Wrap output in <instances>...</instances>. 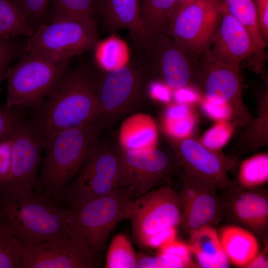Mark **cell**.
<instances>
[{
	"mask_svg": "<svg viewBox=\"0 0 268 268\" xmlns=\"http://www.w3.org/2000/svg\"><path fill=\"white\" fill-rule=\"evenodd\" d=\"M35 108L30 121L43 148L55 134L95 121L103 114L93 77L81 68L67 69Z\"/></svg>",
	"mask_w": 268,
	"mask_h": 268,
	"instance_id": "1",
	"label": "cell"
},
{
	"mask_svg": "<svg viewBox=\"0 0 268 268\" xmlns=\"http://www.w3.org/2000/svg\"><path fill=\"white\" fill-rule=\"evenodd\" d=\"M67 211V207L57 198L35 189L0 199V221L24 247L69 237L66 224Z\"/></svg>",
	"mask_w": 268,
	"mask_h": 268,
	"instance_id": "2",
	"label": "cell"
},
{
	"mask_svg": "<svg viewBox=\"0 0 268 268\" xmlns=\"http://www.w3.org/2000/svg\"><path fill=\"white\" fill-rule=\"evenodd\" d=\"M136 199L120 186L107 195L67 207L68 236L101 259L111 232L120 221L131 218Z\"/></svg>",
	"mask_w": 268,
	"mask_h": 268,
	"instance_id": "3",
	"label": "cell"
},
{
	"mask_svg": "<svg viewBox=\"0 0 268 268\" xmlns=\"http://www.w3.org/2000/svg\"><path fill=\"white\" fill-rule=\"evenodd\" d=\"M102 118L58 132L45 143V156L34 189L57 198L98 142Z\"/></svg>",
	"mask_w": 268,
	"mask_h": 268,
	"instance_id": "4",
	"label": "cell"
},
{
	"mask_svg": "<svg viewBox=\"0 0 268 268\" xmlns=\"http://www.w3.org/2000/svg\"><path fill=\"white\" fill-rule=\"evenodd\" d=\"M99 41L94 18H67L43 23L23 48L25 53L61 62L93 50Z\"/></svg>",
	"mask_w": 268,
	"mask_h": 268,
	"instance_id": "5",
	"label": "cell"
},
{
	"mask_svg": "<svg viewBox=\"0 0 268 268\" xmlns=\"http://www.w3.org/2000/svg\"><path fill=\"white\" fill-rule=\"evenodd\" d=\"M68 61L55 62L26 53L7 69L5 106L15 109L38 106L67 69Z\"/></svg>",
	"mask_w": 268,
	"mask_h": 268,
	"instance_id": "6",
	"label": "cell"
},
{
	"mask_svg": "<svg viewBox=\"0 0 268 268\" xmlns=\"http://www.w3.org/2000/svg\"><path fill=\"white\" fill-rule=\"evenodd\" d=\"M134 41L139 50L134 58L146 77L155 76L175 90L186 87L194 71L192 59L170 36L164 32L145 34Z\"/></svg>",
	"mask_w": 268,
	"mask_h": 268,
	"instance_id": "7",
	"label": "cell"
},
{
	"mask_svg": "<svg viewBox=\"0 0 268 268\" xmlns=\"http://www.w3.org/2000/svg\"><path fill=\"white\" fill-rule=\"evenodd\" d=\"M79 170L57 197L67 207L105 196L120 187L118 156L105 144H96Z\"/></svg>",
	"mask_w": 268,
	"mask_h": 268,
	"instance_id": "8",
	"label": "cell"
},
{
	"mask_svg": "<svg viewBox=\"0 0 268 268\" xmlns=\"http://www.w3.org/2000/svg\"><path fill=\"white\" fill-rule=\"evenodd\" d=\"M221 0H195L169 21L165 31L192 59L198 58L210 45L222 12Z\"/></svg>",
	"mask_w": 268,
	"mask_h": 268,
	"instance_id": "9",
	"label": "cell"
},
{
	"mask_svg": "<svg viewBox=\"0 0 268 268\" xmlns=\"http://www.w3.org/2000/svg\"><path fill=\"white\" fill-rule=\"evenodd\" d=\"M8 138L11 147V166L7 179L0 186V199L15 197L34 189L43 148L30 120L18 115Z\"/></svg>",
	"mask_w": 268,
	"mask_h": 268,
	"instance_id": "10",
	"label": "cell"
},
{
	"mask_svg": "<svg viewBox=\"0 0 268 268\" xmlns=\"http://www.w3.org/2000/svg\"><path fill=\"white\" fill-rule=\"evenodd\" d=\"M119 160L120 186L136 198L152 190L169 177L179 161L175 154L157 147L144 151L114 149Z\"/></svg>",
	"mask_w": 268,
	"mask_h": 268,
	"instance_id": "11",
	"label": "cell"
},
{
	"mask_svg": "<svg viewBox=\"0 0 268 268\" xmlns=\"http://www.w3.org/2000/svg\"><path fill=\"white\" fill-rule=\"evenodd\" d=\"M134 239L144 247L153 235L169 227H176L181 220L178 194L169 186L152 190L135 200L130 218Z\"/></svg>",
	"mask_w": 268,
	"mask_h": 268,
	"instance_id": "12",
	"label": "cell"
},
{
	"mask_svg": "<svg viewBox=\"0 0 268 268\" xmlns=\"http://www.w3.org/2000/svg\"><path fill=\"white\" fill-rule=\"evenodd\" d=\"M204 98L227 103L232 111L233 123L248 127L253 119L243 100L239 69L216 63L205 56L193 75Z\"/></svg>",
	"mask_w": 268,
	"mask_h": 268,
	"instance_id": "13",
	"label": "cell"
},
{
	"mask_svg": "<svg viewBox=\"0 0 268 268\" xmlns=\"http://www.w3.org/2000/svg\"><path fill=\"white\" fill-rule=\"evenodd\" d=\"M147 78L135 59L125 66L108 72L96 87L103 111L102 118L131 111L142 96Z\"/></svg>",
	"mask_w": 268,
	"mask_h": 268,
	"instance_id": "14",
	"label": "cell"
},
{
	"mask_svg": "<svg viewBox=\"0 0 268 268\" xmlns=\"http://www.w3.org/2000/svg\"><path fill=\"white\" fill-rule=\"evenodd\" d=\"M22 268H94L101 259L72 238H56L30 247L22 246Z\"/></svg>",
	"mask_w": 268,
	"mask_h": 268,
	"instance_id": "15",
	"label": "cell"
},
{
	"mask_svg": "<svg viewBox=\"0 0 268 268\" xmlns=\"http://www.w3.org/2000/svg\"><path fill=\"white\" fill-rule=\"evenodd\" d=\"M167 138L186 174L200 178L220 189L233 187L228 176L232 163L230 159L189 137L176 139L167 136Z\"/></svg>",
	"mask_w": 268,
	"mask_h": 268,
	"instance_id": "16",
	"label": "cell"
},
{
	"mask_svg": "<svg viewBox=\"0 0 268 268\" xmlns=\"http://www.w3.org/2000/svg\"><path fill=\"white\" fill-rule=\"evenodd\" d=\"M217 188L200 178L185 174L178 194L181 220L184 228L194 230L213 223L218 217L220 205L215 194Z\"/></svg>",
	"mask_w": 268,
	"mask_h": 268,
	"instance_id": "17",
	"label": "cell"
},
{
	"mask_svg": "<svg viewBox=\"0 0 268 268\" xmlns=\"http://www.w3.org/2000/svg\"><path fill=\"white\" fill-rule=\"evenodd\" d=\"M255 53L246 29L228 11L222 1L220 20L212 42L204 53L208 59L239 69L241 63Z\"/></svg>",
	"mask_w": 268,
	"mask_h": 268,
	"instance_id": "18",
	"label": "cell"
},
{
	"mask_svg": "<svg viewBox=\"0 0 268 268\" xmlns=\"http://www.w3.org/2000/svg\"><path fill=\"white\" fill-rule=\"evenodd\" d=\"M99 7L105 32L113 34L126 29L133 41L144 36L140 18V0H103L99 2Z\"/></svg>",
	"mask_w": 268,
	"mask_h": 268,
	"instance_id": "19",
	"label": "cell"
},
{
	"mask_svg": "<svg viewBox=\"0 0 268 268\" xmlns=\"http://www.w3.org/2000/svg\"><path fill=\"white\" fill-rule=\"evenodd\" d=\"M158 129L153 119L145 113L126 118L119 132L120 147L128 151H144L156 147Z\"/></svg>",
	"mask_w": 268,
	"mask_h": 268,
	"instance_id": "20",
	"label": "cell"
},
{
	"mask_svg": "<svg viewBox=\"0 0 268 268\" xmlns=\"http://www.w3.org/2000/svg\"><path fill=\"white\" fill-rule=\"evenodd\" d=\"M219 239L229 262L237 267H247L259 253V245L256 237L238 226L223 227Z\"/></svg>",
	"mask_w": 268,
	"mask_h": 268,
	"instance_id": "21",
	"label": "cell"
},
{
	"mask_svg": "<svg viewBox=\"0 0 268 268\" xmlns=\"http://www.w3.org/2000/svg\"><path fill=\"white\" fill-rule=\"evenodd\" d=\"M189 246L201 267H229V261L222 250L217 233L210 225L203 226L192 231Z\"/></svg>",
	"mask_w": 268,
	"mask_h": 268,
	"instance_id": "22",
	"label": "cell"
},
{
	"mask_svg": "<svg viewBox=\"0 0 268 268\" xmlns=\"http://www.w3.org/2000/svg\"><path fill=\"white\" fill-rule=\"evenodd\" d=\"M229 12L246 29L253 43L256 70L259 71L265 60L266 46L260 29L254 0H221Z\"/></svg>",
	"mask_w": 268,
	"mask_h": 268,
	"instance_id": "23",
	"label": "cell"
},
{
	"mask_svg": "<svg viewBox=\"0 0 268 268\" xmlns=\"http://www.w3.org/2000/svg\"><path fill=\"white\" fill-rule=\"evenodd\" d=\"M232 208L237 219L252 229H262L268 224V201L262 194L241 193L235 198Z\"/></svg>",
	"mask_w": 268,
	"mask_h": 268,
	"instance_id": "24",
	"label": "cell"
},
{
	"mask_svg": "<svg viewBox=\"0 0 268 268\" xmlns=\"http://www.w3.org/2000/svg\"><path fill=\"white\" fill-rule=\"evenodd\" d=\"M93 50L98 66L108 72L125 66L130 61V51L126 42L114 34L99 41Z\"/></svg>",
	"mask_w": 268,
	"mask_h": 268,
	"instance_id": "25",
	"label": "cell"
},
{
	"mask_svg": "<svg viewBox=\"0 0 268 268\" xmlns=\"http://www.w3.org/2000/svg\"><path fill=\"white\" fill-rule=\"evenodd\" d=\"M176 0H140V13L145 34L165 31Z\"/></svg>",
	"mask_w": 268,
	"mask_h": 268,
	"instance_id": "26",
	"label": "cell"
},
{
	"mask_svg": "<svg viewBox=\"0 0 268 268\" xmlns=\"http://www.w3.org/2000/svg\"><path fill=\"white\" fill-rule=\"evenodd\" d=\"M196 120L191 108L187 104L178 102L167 109L164 120V129L169 137L185 138L192 133Z\"/></svg>",
	"mask_w": 268,
	"mask_h": 268,
	"instance_id": "27",
	"label": "cell"
},
{
	"mask_svg": "<svg viewBox=\"0 0 268 268\" xmlns=\"http://www.w3.org/2000/svg\"><path fill=\"white\" fill-rule=\"evenodd\" d=\"M34 31L10 0H0V39L19 36L29 38Z\"/></svg>",
	"mask_w": 268,
	"mask_h": 268,
	"instance_id": "28",
	"label": "cell"
},
{
	"mask_svg": "<svg viewBox=\"0 0 268 268\" xmlns=\"http://www.w3.org/2000/svg\"><path fill=\"white\" fill-rule=\"evenodd\" d=\"M50 21L67 18H93L98 0H51Z\"/></svg>",
	"mask_w": 268,
	"mask_h": 268,
	"instance_id": "29",
	"label": "cell"
},
{
	"mask_svg": "<svg viewBox=\"0 0 268 268\" xmlns=\"http://www.w3.org/2000/svg\"><path fill=\"white\" fill-rule=\"evenodd\" d=\"M136 262L137 255L127 236L115 235L108 249L105 268H135Z\"/></svg>",
	"mask_w": 268,
	"mask_h": 268,
	"instance_id": "30",
	"label": "cell"
},
{
	"mask_svg": "<svg viewBox=\"0 0 268 268\" xmlns=\"http://www.w3.org/2000/svg\"><path fill=\"white\" fill-rule=\"evenodd\" d=\"M241 184L246 188L261 185L268 180V155L260 153L244 160L238 174Z\"/></svg>",
	"mask_w": 268,
	"mask_h": 268,
	"instance_id": "31",
	"label": "cell"
},
{
	"mask_svg": "<svg viewBox=\"0 0 268 268\" xmlns=\"http://www.w3.org/2000/svg\"><path fill=\"white\" fill-rule=\"evenodd\" d=\"M258 117L248 126L240 142L243 150H254L266 145L268 142V97L261 102Z\"/></svg>",
	"mask_w": 268,
	"mask_h": 268,
	"instance_id": "32",
	"label": "cell"
},
{
	"mask_svg": "<svg viewBox=\"0 0 268 268\" xmlns=\"http://www.w3.org/2000/svg\"><path fill=\"white\" fill-rule=\"evenodd\" d=\"M22 245L0 221V268H22Z\"/></svg>",
	"mask_w": 268,
	"mask_h": 268,
	"instance_id": "33",
	"label": "cell"
},
{
	"mask_svg": "<svg viewBox=\"0 0 268 268\" xmlns=\"http://www.w3.org/2000/svg\"><path fill=\"white\" fill-rule=\"evenodd\" d=\"M35 31L46 16L51 0H10Z\"/></svg>",
	"mask_w": 268,
	"mask_h": 268,
	"instance_id": "34",
	"label": "cell"
},
{
	"mask_svg": "<svg viewBox=\"0 0 268 268\" xmlns=\"http://www.w3.org/2000/svg\"><path fill=\"white\" fill-rule=\"evenodd\" d=\"M233 127L234 125L228 120L218 121L205 132L200 142L211 150L220 149L230 138Z\"/></svg>",
	"mask_w": 268,
	"mask_h": 268,
	"instance_id": "35",
	"label": "cell"
},
{
	"mask_svg": "<svg viewBox=\"0 0 268 268\" xmlns=\"http://www.w3.org/2000/svg\"><path fill=\"white\" fill-rule=\"evenodd\" d=\"M24 51L13 39H0V84L5 77L10 63Z\"/></svg>",
	"mask_w": 268,
	"mask_h": 268,
	"instance_id": "36",
	"label": "cell"
},
{
	"mask_svg": "<svg viewBox=\"0 0 268 268\" xmlns=\"http://www.w3.org/2000/svg\"><path fill=\"white\" fill-rule=\"evenodd\" d=\"M201 106L204 112L211 119L217 121L232 119L231 110L225 102L204 98Z\"/></svg>",
	"mask_w": 268,
	"mask_h": 268,
	"instance_id": "37",
	"label": "cell"
},
{
	"mask_svg": "<svg viewBox=\"0 0 268 268\" xmlns=\"http://www.w3.org/2000/svg\"><path fill=\"white\" fill-rule=\"evenodd\" d=\"M158 253L167 254L179 257L192 267L194 264L191 258V251L189 245L176 239L163 245L159 248Z\"/></svg>",
	"mask_w": 268,
	"mask_h": 268,
	"instance_id": "38",
	"label": "cell"
},
{
	"mask_svg": "<svg viewBox=\"0 0 268 268\" xmlns=\"http://www.w3.org/2000/svg\"><path fill=\"white\" fill-rule=\"evenodd\" d=\"M11 161V147L8 138L0 140V186L7 179Z\"/></svg>",
	"mask_w": 268,
	"mask_h": 268,
	"instance_id": "39",
	"label": "cell"
},
{
	"mask_svg": "<svg viewBox=\"0 0 268 268\" xmlns=\"http://www.w3.org/2000/svg\"><path fill=\"white\" fill-rule=\"evenodd\" d=\"M17 115L14 109L0 105V140L7 138L10 135Z\"/></svg>",
	"mask_w": 268,
	"mask_h": 268,
	"instance_id": "40",
	"label": "cell"
},
{
	"mask_svg": "<svg viewBox=\"0 0 268 268\" xmlns=\"http://www.w3.org/2000/svg\"><path fill=\"white\" fill-rule=\"evenodd\" d=\"M176 227H169L152 236L146 242L144 247L159 248L163 245L176 239Z\"/></svg>",
	"mask_w": 268,
	"mask_h": 268,
	"instance_id": "41",
	"label": "cell"
},
{
	"mask_svg": "<svg viewBox=\"0 0 268 268\" xmlns=\"http://www.w3.org/2000/svg\"><path fill=\"white\" fill-rule=\"evenodd\" d=\"M259 23L265 43L268 39V0H254Z\"/></svg>",
	"mask_w": 268,
	"mask_h": 268,
	"instance_id": "42",
	"label": "cell"
},
{
	"mask_svg": "<svg viewBox=\"0 0 268 268\" xmlns=\"http://www.w3.org/2000/svg\"><path fill=\"white\" fill-rule=\"evenodd\" d=\"M200 98L199 96L195 91L186 87L177 90L176 94V99L177 102L186 104L198 102Z\"/></svg>",
	"mask_w": 268,
	"mask_h": 268,
	"instance_id": "43",
	"label": "cell"
},
{
	"mask_svg": "<svg viewBox=\"0 0 268 268\" xmlns=\"http://www.w3.org/2000/svg\"><path fill=\"white\" fill-rule=\"evenodd\" d=\"M268 262L266 254H258L257 256L248 265L247 268H268Z\"/></svg>",
	"mask_w": 268,
	"mask_h": 268,
	"instance_id": "44",
	"label": "cell"
},
{
	"mask_svg": "<svg viewBox=\"0 0 268 268\" xmlns=\"http://www.w3.org/2000/svg\"><path fill=\"white\" fill-rule=\"evenodd\" d=\"M153 89H154L153 93H154V95L157 99L166 102L169 101L170 93L166 87L157 85L154 88H153Z\"/></svg>",
	"mask_w": 268,
	"mask_h": 268,
	"instance_id": "45",
	"label": "cell"
},
{
	"mask_svg": "<svg viewBox=\"0 0 268 268\" xmlns=\"http://www.w3.org/2000/svg\"><path fill=\"white\" fill-rule=\"evenodd\" d=\"M194 0H176L170 20L180 10Z\"/></svg>",
	"mask_w": 268,
	"mask_h": 268,
	"instance_id": "46",
	"label": "cell"
}]
</instances>
